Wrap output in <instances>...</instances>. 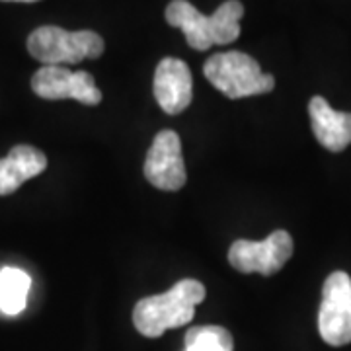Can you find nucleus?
Masks as SVG:
<instances>
[{
  "label": "nucleus",
  "mask_w": 351,
  "mask_h": 351,
  "mask_svg": "<svg viewBox=\"0 0 351 351\" xmlns=\"http://www.w3.org/2000/svg\"><path fill=\"white\" fill-rule=\"evenodd\" d=\"M104 47V39L90 29L66 32L57 25H41L27 38L29 55L43 64H76L84 59H98Z\"/></svg>",
  "instance_id": "obj_4"
},
{
  "label": "nucleus",
  "mask_w": 351,
  "mask_h": 351,
  "mask_svg": "<svg viewBox=\"0 0 351 351\" xmlns=\"http://www.w3.org/2000/svg\"><path fill=\"white\" fill-rule=\"evenodd\" d=\"M244 6L239 0H226L215 14H201L188 0H172L166 6V22L180 27L188 39L189 47L207 51L211 45H226L240 36V20Z\"/></svg>",
  "instance_id": "obj_1"
},
{
  "label": "nucleus",
  "mask_w": 351,
  "mask_h": 351,
  "mask_svg": "<svg viewBox=\"0 0 351 351\" xmlns=\"http://www.w3.org/2000/svg\"><path fill=\"white\" fill-rule=\"evenodd\" d=\"M203 73L230 100L267 94L276 88L274 75L263 73L258 61L242 51H225L209 57Z\"/></svg>",
  "instance_id": "obj_3"
},
{
  "label": "nucleus",
  "mask_w": 351,
  "mask_h": 351,
  "mask_svg": "<svg viewBox=\"0 0 351 351\" xmlns=\"http://www.w3.org/2000/svg\"><path fill=\"white\" fill-rule=\"evenodd\" d=\"M32 90L43 100H76L84 106H98L101 90L86 71H69L61 64H43L32 76Z\"/></svg>",
  "instance_id": "obj_7"
},
{
  "label": "nucleus",
  "mask_w": 351,
  "mask_h": 351,
  "mask_svg": "<svg viewBox=\"0 0 351 351\" xmlns=\"http://www.w3.org/2000/svg\"><path fill=\"white\" fill-rule=\"evenodd\" d=\"M145 178L162 191H178L186 186V164L182 156V141L176 131H160L145 158Z\"/></svg>",
  "instance_id": "obj_8"
},
{
  "label": "nucleus",
  "mask_w": 351,
  "mask_h": 351,
  "mask_svg": "<svg viewBox=\"0 0 351 351\" xmlns=\"http://www.w3.org/2000/svg\"><path fill=\"white\" fill-rule=\"evenodd\" d=\"M152 90L162 112L170 115L184 112L193 98V80L188 64L174 57L162 59L156 66Z\"/></svg>",
  "instance_id": "obj_9"
},
{
  "label": "nucleus",
  "mask_w": 351,
  "mask_h": 351,
  "mask_svg": "<svg viewBox=\"0 0 351 351\" xmlns=\"http://www.w3.org/2000/svg\"><path fill=\"white\" fill-rule=\"evenodd\" d=\"M318 332L328 346L351 343V277L346 271H334L324 281Z\"/></svg>",
  "instance_id": "obj_5"
},
{
  "label": "nucleus",
  "mask_w": 351,
  "mask_h": 351,
  "mask_svg": "<svg viewBox=\"0 0 351 351\" xmlns=\"http://www.w3.org/2000/svg\"><path fill=\"white\" fill-rule=\"evenodd\" d=\"M184 351H234V339L223 326H197L186 334Z\"/></svg>",
  "instance_id": "obj_13"
},
{
  "label": "nucleus",
  "mask_w": 351,
  "mask_h": 351,
  "mask_svg": "<svg viewBox=\"0 0 351 351\" xmlns=\"http://www.w3.org/2000/svg\"><path fill=\"white\" fill-rule=\"evenodd\" d=\"M205 299L197 279H182L162 295L145 297L133 308V324L145 338H160L166 330L182 328L193 320L195 306Z\"/></svg>",
  "instance_id": "obj_2"
},
{
  "label": "nucleus",
  "mask_w": 351,
  "mask_h": 351,
  "mask_svg": "<svg viewBox=\"0 0 351 351\" xmlns=\"http://www.w3.org/2000/svg\"><path fill=\"white\" fill-rule=\"evenodd\" d=\"M47 168V156L29 145H16L0 158V195H10L24 182L39 176Z\"/></svg>",
  "instance_id": "obj_11"
},
{
  "label": "nucleus",
  "mask_w": 351,
  "mask_h": 351,
  "mask_svg": "<svg viewBox=\"0 0 351 351\" xmlns=\"http://www.w3.org/2000/svg\"><path fill=\"white\" fill-rule=\"evenodd\" d=\"M4 2H38V0H4Z\"/></svg>",
  "instance_id": "obj_14"
},
{
  "label": "nucleus",
  "mask_w": 351,
  "mask_h": 351,
  "mask_svg": "<svg viewBox=\"0 0 351 351\" xmlns=\"http://www.w3.org/2000/svg\"><path fill=\"white\" fill-rule=\"evenodd\" d=\"M293 256V239L287 230H276L265 240H237L228 250V263L240 274L274 276Z\"/></svg>",
  "instance_id": "obj_6"
},
{
  "label": "nucleus",
  "mask_w": 351,
  "mask_h": 351,
  "mask_svg": "<svg viewBox=\"0 0 351 351\" xmlns=\"http://www.w3.org/2000/svg\"><path fill=\"white\" fill-rule=\"evenodd\" d=\"M308 115L314 137L332 152L346 151L351 145V113L336 112L322 96L308 101Z\"/></svg>",
  "instance_id": "obj_10"
},
{
  "label": "nucleus",
  "mask_w": 351,
  "mask_h": 351,
  "mask_svg": "<svg viewBox=\"0 0 351 351\" xmlns=\"http://www.w3.org/2000/svg\"><path fill=\"white\" fill-rule=\"evenodd\" d=\"M32 277L20 267L0 269V311L6 316H18L27 306Z\"/></svg>",
  "instance_id": "obj_12"
}]
</instances>
